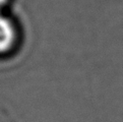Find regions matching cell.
Listing matches in <instances>:
<instances>
[{
	"instance_id": "6da1fadb",
	"label": "cell",
	"mask_w": 123,
	"mask_h": 122,
	"mask_svg": "<svg viewBox=\"0 0 123 122\" xmlns=\"http://www.w3.org/2000/svg\"><path fill=\"white\" fill-rule=\"evenodd\" d=\"M16 32L13 24L0 13V53H4L13 47Z\"/></svg>"
},
{
	"instance_id": "7a4b0ae2",
	"label": "cell",
	"mask_w": 123,
	"mask_h": 122,
	"mask_svg": "<svg viewBox=\"0 0 123 122\" xmlns=\"http://www.w3.org/2000/svg\"><path fill=\"white\" fill-rule=\"evenodd\" d=\"M6 2H7V0H0V8H1Z\"/></svg>"
}]
</instances>
